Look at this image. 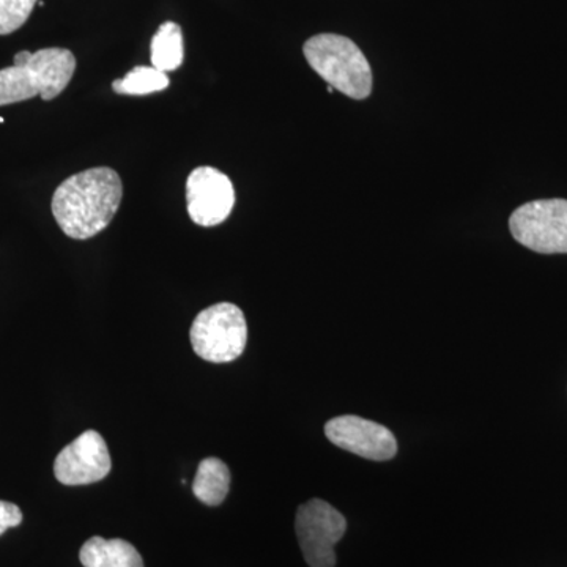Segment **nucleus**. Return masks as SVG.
Returning <instances> with one entry per match:
<instances>
[{
  "label": "nucleus",
  "mask_w": 567,
  "mask_h": 567,
  "mask_svg": "<svg viewBox=\"0 0 567 567\" xmlns=\"http://www.w3.org/2000/svg\"><path fill=\"white\" fill-rule=\"evenodd\" d=\"M123 185L111 167L71 175L52 196V215L66 237L89 240L103 233L121 207Z\"/></svg>",
  "instance_id": "obj_1"
},
{
  "label": "nucleus",
  "mask_w": 567,
  "mask_h": 567,
  "mask_svg": "<svg viewBox=\"0 0 567 567\" xmlns=\"http://www.w3.org/2000/svg\"><path fill=\"white\" fill-rule=\"evenodd\" d=\"M74 71L76 59L65 48L18 52L13 66L0 70V106L25 102L37 95L51 102L65 91Z\"/></svg>",
  "instance_id": "obj_2"
},
{
  "label": "nucleus",
  "mask_w": 567,
  "mask_h": 567,
  "mask_svg": "<svg viewBox=\"0 0 567 567\" xmlns=\"http://www.w3.org/2000/svg\"><path fill=\"white\" fill-rule=\"evenodd\" d=\"M303 52L311 69L334 91L353 100L371 95V65L352 40L336 33H320L306 41Z\"/></svg>",
  "instance_id": "obj_3"
},
{
  "label": "nucleus",
  "mask_w": 567,
  "mask_h": 567,
  "mask_svg": "<svg viewBox=\"0 0 567 567\" xmlns=\"http://www.w3.org/2000/svg\"><path fill=\"white\" fill-rule=\"evenodd\" d=\"M189 338L197 357L210 363H230L245 352L248 323L238 306L213 305L194 319Z\"/></svg>",
  "instance_id": "obj_4"
},
{
  "label": "nucleus",
  "mask_w": 567,
  "mask_h": 567,
  "mask_svg": "<svg viewBox=\"0 0 567 567\" xmlns=\"http://www.w3.org/2000/svg\"><path fill=\"white\" fill-rule=\"evenodd\" d=\"M509 229L517 244L539 254H567V200L539 199L511 215Z\"/></svg>",
  "instance_id": "obj_5"
},
{
  "label": "nucleus",
  "mask_w": 567,
  "mask_h": 567,
  "mask_svg": "<svg viewBox=\"0 0 567 567\" xmlns=\"http://www.w3.org/2000/svg\"><path fill=\"white\" fill-rule=\"evenodd\" d=\"M346 517L323 499H309L298 507L295 532L306 563L311 567H334V547L346 535Z\"/></svg>",
  "instance_id": "obj_6"
},
{
  "label": "nucleus",
  "mask_w": 567,
  "mask_h": 567,
  "mask_svg": "<svg viewBox=\"0 0 567 567\" xmlns=\"http://www.w3.org/2000/svg\"><path fill=\"white\" fill-rule=\"evenodd\" d=\"M235 205L233 182L212 166L194 169L186 181V207L197 226H218L229 218Z\"/></svg>",
  "instance_id": "obj_7"
},
{
  "label": "nucleus",
  "mask_w": 567,
  "mask_h": 567,
  "mask_svg": "<svg viewBox=\"0 0 567 567\" xmlns=\"http://www.w3.org/2000/svg\"><path fill=\"white\" fill-rule=\"evenodd\" d=\"M111 454L96 431H87L63 447L54 462V475L65 486L99 483L110 475Z\"/></svg>",
  "instance_id": "obj_8"
},
{
  "label": "nucleus",
  "mask_w": 567,
  "mask_h": 567,
  "mask_svg": "<svg viewBox=\"0 0 567 567\" xmlns=\"http://www.w3.org/2000/svg\"><path fill=\"white\" fill-rule=\"evenodd\" d=\"M324 435L333 445L369 461H390L398 453V442L390 429L360 416L333 417L324 425Z\"/></svg>",
  "instance_id": "obj_9"
},
{
  "label": "nucleus",
  "mask_w": 567,
  "mask_h": 567,
  "mask_svg": "<svg viewBox=\"0 0 567 567\" xmlns=\"http://www.w3.org/2000/svg\"><path fill=\"white\" fill-rule=\"evenodd\" d=\"M80 559L84 567H144L140 551L123 539L91 537L82 546Z\"/></svg>",
  "instance_id": "obj_10"
},
{
  "label": "nucleus",
  "mask_w": 567,
  "mask_h": 567,
  "mask_svg": "<svg viewBox=\"0 0 567 567\" xmlns=\"http://www.w3.org/2000/svg\"><path fill=\"white\" fill-rule=\"evenodd\" d=\"M230 488L229 466L221 458H204L193 481V492L207 506H219Z\"/></svg>",
  "instance_id": "obj_11"
},
{
  "label": "nucleus",
  "mask_w": 567,
  "mask_h": 567,
  "mask_svg": "<svg viewBox=\"0 0 567 567\" xmlns=\"http://www.w3.org/2000/svg\"><path fill=\"white\" fill-rule=\"evenodd\" d=\"M183 58H185V50H183L181 25L173 21L164 22L152 39V66L167 73V71L177 70L183 63Z\"/></svg>",
  "instance_id": "obj_12"
},
{
  "label": "nucleus",
  "mask_w": 567,
  "mask_h": 567,
  "mask_svg": "<svg viewBox=\"0 0 567 567\" xmlns=\"http://www.w3.org/2000/svg\"><path fill=\"white\" fill-rule=\"evenodd\" d=\"M169 78L155 66H136L125 74V78L112 82V89L121 95H151V93L166 91Z\"/></svg>",
  "instance_id": "obj_13"
},
{
  "label": "nucleus",
  "mask_w": 567,
  "mask_h": 567,
  "mask_svg": "<svg viewBox=\"0 0 567 567\" xmlns=\"http://www.w3.org/2000/svg\"><path fill=\"white\" fill-rule=\"evenodd\" d=\"M39 0H0V35L17 32L29 20Z\"/></svg>",
  "instance_id": "obj_14"
},
{
  "label": "nucleus",
  "mask_w": 567,
  "mask_h": 567,
  "mask_svg": "<svg viewBox=\"0 0 567 567\" xmlns=\"http://www.w3.org/2000/svg\"><path fill=\"white\" fill-rule=\"evenodd\" d=\"M22 522V513L20 507L9 502H0V536L7 529L18 527Z\"/></svg>",
  "instance_id": "obj_15"
}]
</instances>
